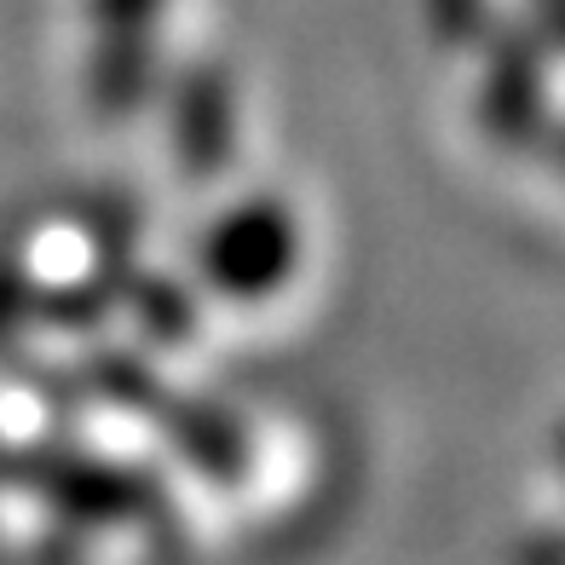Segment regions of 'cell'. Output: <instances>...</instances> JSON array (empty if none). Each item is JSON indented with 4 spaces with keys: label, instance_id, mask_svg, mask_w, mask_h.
Instances as JSON below:
<instances>
[{
    "label": "cell",
    "instance_id": "obj_7",
    "mask_svg": "<svg viewBox=\"0 0 565 565\" xmlns=\"http://www.w3.org/2000/svg\"><path fill=\"white\" fill-rule=\"evenodd\" d=\"M168 134L179 173L191 185H214L237 157V87H231L225 64L196 58L179 70V82L168 93Z\"/></svg>",
    "mask_w": 565,
    "mask_h": 565
},
{
    "label": "cell",
    "instance_id": "obj_11",
    "mask_svg": "<svg viewBox=\"0 0 565 565\" xmlns=\"http://www.w3.org/2000/svg\"><path fill=\"white\" fill-rule=\"evenodd\" d=\"M531 30L543 35L554 53H565V0H531Z\"/></svg>",
    "mask_w": 565,
    "mask_h": 565
},
{
    "label": "cell",
    "instance_id": "obj_9",
    "mask_svg": "<svg viewBox=\"0 0 565 565\" xmlns=\"http://www.w3.org/2000/svg\"><path fill=\"white\" fill-rule=\"evenodd\" d=\"M433 35L450 46H473L491 35V0H427Z\"/></svg>",
    "mask_w": 565,
    "mask_h": 565
},
{
    "label": "cell",
    "instance_id": "obj_4",
    "mask_svg": "<svg viewBox=\"0 0 565 565\" xmlns=\"http://www.w3.org/2000/svg\"><path fill=\"white\" fill-rule=\"evenodd\" d=\"M168 0H87V105L105 127H121L157 93V30Z\"/></svg>",
    "mask_w": 565,
    "mask_h": 565
},
{
    "label": "cell",
    "instance_id": "obj_3",
    "mask_svg": "<svg viewBox=\"0 0 565 565\" xmlns=\"http://www.w3.org/2000/svg\"><path fill=\"white\" fill-rule=\"evenodd\" d=\"M300 266V225L277 196H243L196 237L202 282L231 306L271 300Z\"/></svg>",
    "mask_w": 565,
    "mask_h": 565
},
{
    "label": "cell",
    "instance_id": "obj_6",
    "mask_svg": "<svg viewBox=\"0 0 565 565\" xmlns=\"http://www.w3.org/2000/svg\"><path fill=\"white\" fill-rule=\"evenodd\" d=\"M139 214L127 202H105L93 214V260L82 277H64V282H46V289L30 295V306L53 323V329H98L127 295V282L139 271Z\"/></svg>",
    "mask_w": 565,
    "mask_h": 565
},
{
    "label": "cell",
    "instance_id": "obj_8",
    "mask_svg": "<svg viewBox=\"0 0 565 565\" xmlns=\"http://www.w3.org/2000/svg\"><path fill=\"white\" fill-rule=\"evenodd\" d=\"M127 312H134L139 335L150 347H185L196 335V318L202 306L196 295L185 289L179 277H162V271H134V282H127Z\"/></svg>",
    "mask_w": 565,
    "mask_h": 565
},
{
    "label": "cell",
    "instance_id": "obj_10",
    "mask_svg": "<svg viewBox=\"0 0 565 565\" xmlns=\"http://www.w3.org/2000/svg\"><path fill=\"white\" fill-rule=\"evenodd\" d=\"M23 312H30V277H23L12 260H0V341H12Z\"/></svg>",
    "mask_w": 565,
    "mask_h": 565
},
{
    "label": "cell",
    "instance_id": "obj_13",
    "mask_svg": "<svg viewBox=\"0 0 565 565\" xmlns=\"http://www.w3.org/2000/svg\"><path fill=\"white\" fill-rule=\"evenodd\" d=\"M554 157H559V168H565V127H559V134H554Z\"/></svg>",
    "mask_w": 565,
    "mask_h": 565
},
{
    "label": "cell",
    "instance_id": "obj_2",
    "mask_svg": "<svg viewBox=\"0 0 565 565\" xmlns=\"http://www.w3.org/2000/svg\"><path fill=\"white\" fill-rule=\"evenodd\" d=\"M7 479H18L35 502H46L64 525L75 531H98V525H134L145 536H173L179 531V508L168 497V484L121 456H98L82 445L46 439L7 456Z\"/></svg>",
    "mask_w": 565,
    "mask_h": 565
},
{
    "label": "cell",
    "instance_id": "obj_12",
    "mask_svg": "<svg viewBox=\"0 0 565 565\" xmlns=\"http://www.w3.org/2000/svg\"><path fill=\"white\" fill-rule=\"evenodd\" d=\"M554 456H559V468H565V422H559V433H554Z\"/></svg>",
    "mask_w": 565,
    "mask_h": 565
},
{
    "label": "cell",
    "instance_id": "obj_1",
    "mask_svg": "<svg viewBox=\"0 0 565 565\" xmlns=\"http://www.w3.org/2000/svg\"><path fill=\"white\" fill-rule=\"evenodd\" d=\"M82 381H87V393L98 404H110V409H121V416L157 427L168 439V450L185 461L196 479L220 484V491H237V484L248 479L254 439L237 422V409H225L214 398H196V393H179L173 381H162L139 352H110V347L87 358Z\"/></svg>",
    "mask_w": 565,
    "mask_h": 565
},
{
    "label": "cell",
    "instance_id": "obj_14",
    "mask_svg": "<svg viewBox=\"0 0 565 565\" xmlns=\"http://www.w3.org/2000/svg\"><path fill=\"white\" fill-rule=\"evenodd\" d=\"M0 565H23V554H7V548H0Z\"/></svg>",
    "mask_w": 565,
    "mask_h": 565
},
{
    "label": "cell",
    "instance_id": "obj_15",
    "mask_svg": "<svg viewBox=\"0 0 565 565\" xmlns=\"http://www.w3.org/2000/svg\"><path fill=\"white\" fill-rule=\"evenodd\" d=\"M559 559H565V543H559Z\"/></svg>",
    "mask_w": 565,
    "mask_h": 565
},
{
    "label": "cell",
    "instance_id": "obj_5",
    "mask_svg": "<svg viewBox=\"0 0 565 565\" xmlns=\"http://www.w3.org/2000/svg\"><path fill=\"white\" fill-rule=\"evenodd\" d=\"M479 127L508 150L548 134V41L531 23L491 30V58L479 82Z\"/></svg>",
    "mask_w": 565,
    "mask_h": 565
}]
</instances>
